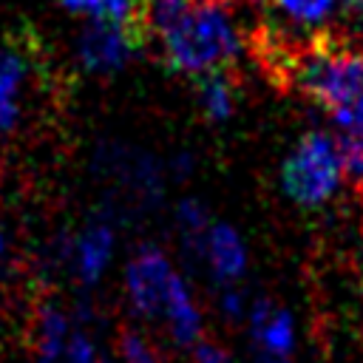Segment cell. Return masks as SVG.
Instances as JSON below:
<instances>
[{"mask_svg":"<svg viewBox=\"0 0 363 363\" xmlns=\"http://www.w3.org/2000/svg\"><path fill=\"white\" fill-rule=\"evenodd\" d=\"M199 105L204 111L207 119L213 122H221L233 113V102H235V82L230 77V68H221V71H207V74H199Z\"/></svg>","mask_w":363,"mask_h":363,"instance_id":"obj_9","label":"cell"},{"mask_svg":"<svg viewBox=\"0 0 363 363\" xmlns=\"http://www.w3.org/2000/svg\"><path fill=\"white\" fill-rule=\"evenodd\" d=\"M108 255H111V230L102 227V224L85 230L79 235V244H77V258H79L82 281H96L102 267L108 264Z\"/></svg>","mask_w":363,"mask_h":363,"instance_id":"obj_12","label":"cell"},{"mask_svg":"<svg viewBox=\"0 0 363 363\" xmlns=\"http://www.w3.org/2000/svg\"><path fill=\"white\" fill-rule=\"evenodd\" d=\"M193 363H227V354L213 343H201L193 354Z\"/></svg>","mask_w":363,"mask_h":363,"instance_id":"obj_19","label":"cell"},{"mask_svg":"<svg viewBox=\"0 0 363 363\" xmlns=\"http://www.w3.org/2000/svg\"><path fill=\"white\" fill-rule=\"evenodd\" d=\"M264 363H275V360H264Z\"/></svg>","mask_w":363,"mask_h":363,"instance_id":"obj_21","label":"cell"},{"mask_svg":"<svg viewBox=\"0 0 363 363\" xmlns=\"http://www.w3.org/2000/svg\"><path fill=\"white\" fill-rule=\"evenodd\" d=\"M164 315L170 320V329H173V337L187 346V343H196L199 337V309L187 292V286L182 284V278L176 275L173 284H170V292H167V306H164Z\"/></svg>","mask_w":363,"mask_h":363,"instance_id":"obj_10","label":"cell"},{"mask_svg":"<svg viewBox=\"0 0 363 363\" xmlns=\"http://www.w3.org/2000/svg\"><path fill=\"white\" fill-rule=\"evenodd\" d=\"M0 250H3V241H0Z\"/></svg>","mask_w":363,"mask_h":363,"instance_id":"obj_22","label":"cell"},{"mask_svg":"<svg viewBox=\"0 0 363 363\" xmlns=\"http://www.w3.org/2000/svg\"><path fill=\"white\" fill-rule=\"evenodd\" d=\"M252 329L258 343L272 354H289L292 349V318L286 312L272 309L267 301H258L252 309Z\"/></svg>","mask_w":363,"mask_h":363,"instance_id":"obj_8","label":"cell"},{"mask_svg":"<svg viewBox=\"0 0 363 363\" xmlns=\"http://www.w3.org/2000/svg\"><path fill=\"white\" fill-rule=\"evenodd\" d=\"M340 170L343 162H340L337 139L312 130L295 145V150L284 162L281 184L292 201L303 207H315L332 196V190L340 182Z\"/></svg>","mask_w":363,"mask_h":363,"instance_id":"obj_3","label":"cell"},{"mask_svg":"<svg viewBox=\"0 0 363 363\" xmlns=\"http://www.w3.org/2000/svg\"><path fill=\"white\" fill-rule=\"evenodd\" d=\"M164 60L173 71L207 74L233 68L241 40L218 6H193L162 28Z\"/></svg>","mask_w":363,"mask_h":363,"instance_id":"obj_2","label":"cell"},{"mask_svg":"<svg viewBox=\"0 0 363 363\" xmlns=\"http://www.w3.org/2000/svg\"><path fill=\"white\" fill-rule=\"evenodd\" d=\"M147 34L150 31L130 23L94 20L79 37V60L88 71H116L139 45H145Z\"/></svg>","mask_w":363,"mask_h":363,"instance_id":"obj_4","label":"cell"},{"mask_svg":"<svg viewBox=\"0 0 363 363\" xmlns=\"http://www.w3.org/2000/svg\"><path fill=\"white\" fill-rule=\"evenodd\" d=\"M96 363H99V360H96Z\"/></svg>","mask_w":363,"mask_h":363,"instance_id":"obj_23","label":"cell"},{"mask_svg":"<svg viewBox=\"0 0 363 363\" xmlns=\"http://www.w3.org/2000/svg\"><path fill=\"white\" fill-rule=\"evenodd\" d=\"M65 9L77 14H91L94 20H116L130 23L145 31H150V0H62Z\"/></svg>","mask_w":363,"mask_h":363,"instance_id":"obj_7","label":"cell"},{"mask_svg":"<svg viewBox=\"0 0 363 363\" xmlns=\"http://www.w3.org/2000/svg\"><path fill=\"white\" fill-rule=\"evenodd\" d=\"M26 65L17 54L3 51L0 54V133L11 130L17 122V94L23 82Z\"/></svg>","mask_w":363,"mask_h":363,"instance_id":"obj_11","label":"cell"},{"mask_svg":"<svg viewBox=\"0 0 363 363\" xmlns=\"http://www.w3.org/2000/svg\"><path fill=\"white\" fill-rule=\"evenodd\" d=\"M173 278H176V272L170 269L167 258L156 247L139 250L128 267V295H130L136 312H142L147 318L164 312Z\"/></svg>","mask_w":363,"mask_h":363,"instance_id":"obj_5","label":"cell"},{"mask_svg":"<svg viewBox=\"0 0 363 363\" xmlns=\"http://www.w3.org/2000/svg\"><path fill=\"white\" fill-rule=\"evenodd\" d=\"M292 82L303 96L340 119L363 99V51L337 37H315L298 51Z\"/></svg>","mask_w":363,"mask_h":363,"instance_id":"obj_1","label":"cell"},{"mask_svg":"<svg viewBox=\"0 0 363 363\" xmlns=\"http://www.w3.org/2000/svg\"><path fill=\"white\" fill-rule=\"evenodd\" d=\"M179 224H182V233H184V238H187L190 244H204L210 227H207L204 210H201L196 201H184V204L179 207Z\"/></svg>","mask_w":363,"mask_h":363,"instance_id":"obj_16","label":"cell"},{"mask_svg":"<svg viewBox=\"0 0 363 363\" xmlns=\"http://www.w3.org/2000/svg\"><path fill=\"white\" fill-rule=\"evenodd\" d=\"M122 354H125V363H159L153 349L133 332H128L122 337Z\"/></svg>","mask_w":363,"mask_h":363,"instance_id":"obj_17","label":"cell"},{"mask_svg":"<svg viewBox=\"0 0 363 363\" xmlns=\"http://www.w3.org/2000/svg\"><path fill=\"white\" fill-rule=\"evenodd\" d=\"M68 363H96L94 360V349H91L85 335H74L68 340Z\"/></svg>","mask_w":363,"mask_h":363,"instance_id":"obj_18","label":"cell"},{"mask_svg":"<svg viewBox=\"0 0 363 363\" xmlns=\"http://www.w3.org/2000/svg\"><path fill=\"white\" fill-rule=\"evenodd\" d=\"M227 3H233V0H150V17H153V26L162 31L167 23H173L176 17H182L193 6H218V9H224Z\"/></svg>","mask_w":363,"mask_h":363,"instance_id":"obj_15","label":"cell"},{"mask_svg":"<svg viewBox=\"0 0 363 363\" xmlns=\"http://www.w3.org/2000/svg\"><path fill=\"white\" fill-rule=\"evenodd\" d=\"M269 3L295 23H320L335 6V0H269Z\"/></svg>","mask_w":363,"mask_h":363,"instance_id":"obj_14","label":"cell"},{"mask_svg":"<svg viewBox=\"0 0 363 363\" xmlns=\"http://www.w3.org/2000/svg\"><path fill=\"white\" fill-rule=\"evenodd\" d=\"M204 247H207V258H210V267L216 272V278L221 281H233L244 272V244L238 238V233L227 224H216L207 230V238H204Z\"/></svg>","mask_w":363,"mask_h":363,"instance_id":"obj_6","label":"cell"},{"mask_svg":"<svg viewBox=\"0 0 363 363\" xmlns=\"http://www.w3.org/2000/svg\"><path fill=\"white\" fill-rule=\"evenodd\" d=\"M346 6H352V9H363V0H343Z\"/></svg>","mask_w":363,"mask_h":363,"instance_id":"obj_20","label":"cell"},{"mask_svg":"<svg viewBox=\"0 0 363 363\" xmlns=\"http://www.w3.org/2000/svg\"><path fill=\"white\" fill-rule=\"evenodd\" d=\"M65 337V320L57 306H43L34 323V352L40 363H54Z\"/></svg>","mask_w":363,"mask_h":363,"instance_id":"obj_13","label":"cell"}]
</instances>
